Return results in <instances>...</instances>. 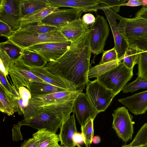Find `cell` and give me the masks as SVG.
<instances>
[{
	"mask_svg": "<svg viewBox=\"0 0 147 147\" xmlns=\"http://www.w3.org/2000/svg\"><path fill=\"white\" fill-rule=\"evenodd\" d=\"M15 31H13L6 24L0 21V36H4L7 38L11 37Z\"/></svg>",
	"mask_w": 147,
	"mask_h": 147,
	"instance_id": "cell-39",
	"label": "cell"
},
{
	"mask_svg": "<svg viewBox=\"0 0 147 147\" xmlns=\"http://www.w3.org/2000/svg\"><path fill=\"white\" fill-rule=\"evenodd\" d=\"M64 122L63 119L57 114L42 110L29 118L19 121L18 125L19 126L28 125L38 130L46 129L56 133Z\"/></svg>",
	"mask_w": 147,
	"mask_h": 147,
	"instance_id": "cell-6",
	"label": "cell"
},
{
	"mask_svg": "<svg viewBox=\"0 0 147 147\" xmlns=\"http://www.w3.org/2000/svg\"><path fill=\"white\" fill-rule=\"evenodd\" d=\"M118 60V54L115 48L104 51L99 64H102Z\"/></svg>",
	"mask_w": 147,
	"mask_h": 147,
	"instance_id": "cell-37",
	"label": "cell"
},
{
	"mask_svg": "<svg viewBox=\"0 0 147 147\" xmlns=\"http://www.w3.org/2000/svg\"><path fill=\"white\" fill-rule=\"evenodd\" d=\"M146 88L147 81L141 80L137 77L134 81L127 84L122 91L123 93L133 92L140 89Z\"/></svg>",
	"mask_w": 147,
	"mask_h": 147,
	"instance_id": "cell-35",
	"label": "cell"
},
{
	"mask_svg": "<svg viewBox=\"0 0 147 147\" xmlns=\"http://www.w3.org/2000/svg\"><path fill=\"white\" fill-rule=\"evenodd\" d=\"M118 100L134 115L144 114L147 111V90Z\"/></svg>",
	"mask_w": 147,
	"mask_h": 147,
	"instance_id": "cell-19",
	"label": "cell"
},
{
	"mask_svg": "<svg viewBox=\"0 0 147 147\" xmlns=\"http://www.w3.org/2000/svg\"><path fill=\"white\" fill-rule=\"evenodd\" d=\"M24 49L8 40L0 43V50L5 51L13 60L19 59L22 55Z\"/></svg>",
	"mask_w": 147,
	"mask_h": 147,
	"instance_id": "cell-28",
	"label": "cell"
},
{
	"mask_svg": "<svg viewBox=\"0 0 147 147\" xmlns=\"http://www.w3.org/2000/svg\"><path fill=\"white\" fill-rule=\"evenodd\" d=\"M0 84L7 91L12 93L13 86L9 84L6 76L3 73L0 71Z\"/></svg>",
	"mask_w": 147,
	"mask_h": 147,
	"instance_id": "cell-40",
	"label": "cell"
},
{
	"mask_svg": "<svg viewBox=\"0 0 147 147\" xmlns=\"http://www.w3.org/2000/svg\"><path fill=\"white\" fill-rule=\"evenodd\" d=\"M77 146L78 147H82L81 146L79 145H77Z\"/></svg>",
	"mask_w": 147,
	"mask_h": 147,
	"instance_id": "cell-50",
	"label": "cell"
},
{
	"mask_svg": "<svg viewBox=\"0 0 147 147\" xmlns=\"http://www.w3.org/2000/svg\"><path fill=\"white\" fill-rule=\"evenodd\" d=\"M140 53L136 48L128 47L123 59L124 64L129 68L133 69L138 61Z\"/></svg>",
	"mask_w": 147,
	"mask_h": 147,
	"instance_id": "cell-30",
	"label": "cell"
},
{
	"mask_svg": "<svg viewBox=\"0 0 147 147\" xmlns=\"http://www.w3.org/2000/svg\"><path fill=\"white\" fill-rule=\"evenodd\" d=\"M21 3L22 18L49 6L47 0H21Z\"/></svg>",
	"mask_w": 147,
	"mask_h": 147,
	"instance_id": "cell-24",
	"label": "cell"
},
{
	"mask_svg": "<svg viewBox=\"0 0 147 147\" xmlns=\"http://www.w3.org/2000/svg\"><path fill=\"white\" fill-rule=\"evenodd\" d=\"M89 26L85 24L80 18L61 28L62 34L67 41L73 42L80 38L89 30Z\"/></svg>",
	"mask_w": 147,
	"mask_h": 147,
	"instance_id": "cell-20",
	"label": "cell"
},
{
	"mask_svg": "<svg viewBox=\"0 0 147 147\" xmlns=\"http://www.w3.org/2000/svg\"><path fill=\"white\" fill-rule=\"evenodd\" d=\"M133 69H129L120 61L116 67L99 76L96 79L116 96L131 78Z\"/></svg>",
	"mask_w": 147,
	"mask_h": 147,
	"instance_id": "cell-5",
	"label": "cell"
},
{
	"mask_svg": "<svg viewBox=\"0 0 147 147\" xmlns=\"http://www.w3.org/2000/svg\"><path fill=\"white\" fill-rule=\"evenodd\" d=\"M0 111L9 116L13 115L17 111L11 101L4 91L0 88Z\"/></svg>",
	"mask_w": 147,
	"mask_h": 147,
	"instance_id": "cell-31",
	"label": "cell"
},
{
	"mask_svg": "<svg viewBox=\"0 0 147 147\" xmlns=\"http://www.w3.org/2000/svg\"><path fill=\"white\" fill-rule=\"evenodd\" d=\"M20 147H38V146L37 142L32 137L24 140Z\"/></svg>",
	"mask_w": 147,
	"mask_h": 147,
	"instance_id": "cell-43",
	"label": "cell"
},
{
	"mask_svg": "<svg viewBox=\"0 0 147 147\" xmlns=\"http://www.w3.org/2000/svg\"><path fill=\"white\" fill-rule=\"evenodd\" d=\"M90 47L92 53L97 55L104 52L109 29L106 20L97 15L94 23L90 26Z\"/></svg>",
	"mask_w": 147,
	"mask_h": 147,
	"instance_id": "cell-8",
	"label": "cell"
},
{
	"mask_svg": "<svg viewBox=\"0 0 147 147\" xmlns=\"http://www.w3.org/2000/svg\"><path fill=\"white\" fill-rule=\"evenodd\" d=\"M49 5L57 8L68 7L78 9L84 12H96L101 9L98 0H47Z\"/></svg>",
	"mask_w": 147,
	"mask_h": 147,
	"instance_id": "cell-17",
	"label": "cell"
},
{
	"mask_svg": "<svg viewBox=\"0 0 147 147\" xmlns=\"http://www.w3.org/2000/svg\"><path fill=\"white\" fill-rule=\"evenodd\" d=\"M117 18L118 29L129 47L140 53L147 52V20L138 17L123 18L118 14Z\"/></svg>",
	"mask_w": 147,
	"mask_h": 147,
	"instance_id": "cell-3",
	"label": "cell"
},
{
	"mask_svg": "<svg viewBox=\"0 0 147 147\" xmlns=\"http://www.w3.org/2000/svg\"><path fill=\"white\" fill-rule=\"evenodd\" d=\"M82 12L74 8L63 9L57 8L40 23L61 28L71 22L80 18Z\"/></svg>",
	"mask_w": 147,
	"mask_h": 147,
	"instance_id": "cell-13",
	"label": "cell"
},
{
	"mask_svg": "<svg viewBox=\"0 0 147 147\" xmlns=\"http://www.w3.org/2000/svg\"><path fill=\"white\" fill-rule=\"evenodd\" d=\"M21 0H1L0 21L5 23L14 31L20 28L22 18Z\"/></svg>",
	"mask_w": 147,
	"mask_h": 147,
	"instance_id": "cell-10",
	"label": "cell"
},
{
	"mask_svg": "<svg viewBox=\"0 0 147 147\" xmlns=\"http://www.w3.org/2000/svg\"><path fill=\"white\" fill-rule=\"evenodd\" d=\"M27 88L31 94L32 97L69 91L48 83L35 81L31 82Z\"/></svg>",
	"mask_w": 147,
	"mask_h": 147,
	"instance_id": "cell-22",
	"label": "cell"
},
{
	"mask_svg": "<svg viewBox=\"0 0 147 147\" xmlns=\"http://www.w3.org/2000/svg\"><path fill=\"white\" fill-rule=\"evenodd\" d=\"M83 22L86 24L92 25L95 21V18L90 13H87L84 15L81 18Z\"/></svg>",
	"mask_w": 147,
	"mask_h": 147,
	"instance_id": "cell-42",
	"label": "cell"
},
{
	"mask_svg": "<svg viewBox=\"0 0 147 147\" xmlns=\"http://www.w3.org/2000/svg\"><path fill=\"white\" fill-rule=\"evenodd\" d=\"M57 8L56 7L49 6L37 11L22 18L21 25L32 23H40L43 19Z\"/></svg>",
	"mask_w": 147,
	"mask_h": 147,
	"instance_id": "cell-27",
	"label": "cell"
},
{
	"mask_svg": "<svg viewBox=\"0 0 147 147\" xmlns=\"http://www.w3.org/2000/svg\"><path fill=\"white\" fill-rule=\"evenodd\" d=\"M71 42L44 43L34 45L26 49L34 51L40 55L47 63L57 60L69 48Z\"/></svg>",
	"mask_w": 147,
	"mask_h": 147,
	"instance_id": "cell-12",
	"label": "cell"
},
{
	"mask_svg": "<svg viewBox=\"0 0 147 147\" xmlns=\"http://www.w3.org/2000/svg\"><path fill=\"white\" fill-rule=\"evenodd\" d=\"M99 3L104 4L108 6L114 12L119 11L121 5L126 3L127 0H98Z\"/></svg>",
	"mask_w": 147,
	"mask_h": 147,
	"instance_id": "cell-38",
	"label": "cell"
},
{
	"mask_svg": "<svg viewBox=\"0 0 147 147\" xmlns=\"http://www.w3.org/2000/svg\"><path fill=\"white\" fill-rule=\"evenodd\" d=\"M90 39L89 28L80 38L71 42L61 57L45 66L49 72L68 82L77 91L83 90L89 81L88 75L92 53Z\"/></svg>",
	"mask_w": 147,
	"mask_h": 147,
	"instance_id": "cell-1",
	"label": "cell"
},
{
	"mask_svg": "<svg viewBox=\"0 0 147 147\" xmlns=\"http://www.w3.org/2000/svg\"><path fill=\"white\" fill-rule=\"evenodd\" d=\"M27 66L34 75L45 82L69 91H77L75 87L68 82L48 71L45 65L41 67Z\"/></svg>",
	"mask_w": 147,
	"mask_h": 147,
	"instance_id": "cell-18",
	"label": "cell"
},
{
	"mask_svg": "<svg viewBox=\"0 0 147 147\" xmlns=\"http://www.w3.org/2000/svg\"><path fill=\"white\" fill-rule=\"evenodd\" d=\"M61 29L55 26L44 25L40 23L35 22L21 25L20 28L17 30L43 34L60 30Z\"/></svg>",
	"mask_w": 147,
	"mask_h": 147,
	"instance_id": "cell-26",
	"label": "cell"
},
{
	"mask_svg": "<svg viewBox=\"0 0 147 147\" xmlns=\"http://www.w3.org/2000/svg\"><path fill=\"white\" fill-rule=\"evenodd\" d=\"M73 140L75 146L85 143L84 137L81 133L76 132L74 134L73 138Z\"/></svg>",
	"mask_w": 147,
	"mask_h": 147,
	"instance_id": "cell-41",
	"label": "cell"
},
{
	"mask_svg": "<svg viewBox=\"0 0 147 147\" xmlns=\"http://www.w3.org/2000/svg\"><path fill=\"white\" fill-rule=\"evenodd\" d=\"M38 147H57L60 141L59 135L46 129L38 130L32 135Z\"/></svg>",
	"mask_w": 147,
	"mask_h": 147,
	"instance_id": "cell-23",
	"label": "cell"
},
{
	"mask_svg": "<svg viewBox=\"0 0 147 147\" xmlns=\"http://www.w3.org/2000/svg\"><path fill=\"white\" fill-rule=\"evenodd\" d=\"M86 94L92 105L99 113L105 111L115 96L96 79L89 81L87 84Z\"/></svg>",
	"mask_w": 147,
	"mask_h": 147,
	"instance_id": "cell-7",
	"label": "cell"
},
{
	"mask_svg": "<svg viewBox=\"0 0 147 147\" xmlns=\"http://www.w3.org/2000/svg\"><path fill=\"white\" fill-rule=\"evenodd\" d=\"M60 30L43 34L16 30L7 39L23 49L41 43L68 41L62 34Z\"/></svg>",
	"mask_w": 147,
	"mask_h": 147,
	"instance_id": "cell-4",
	"label": "cell"
},
{
	"mask_svg": "<svg viewBox=\"0 0 147 147\" xmlns=\"http://www.w3.org/2000/svg\"><path fill=\"white\" fill-rule=\"evenodd\" d=\"M101 141L100 138L98 136H94L93 137L92 142L95 144H97Z\"/></svg>",
	"mask_w": 147,
	"mask_h": 147,
	"instance_id": "cell-46",
	"label": "cell"
},
{
	"mask_svg": "<svg viewBox=\"0 0 147 147\" xmlns=\"http://www.w3.org/2000/svg\"><path fill=\"white\" fill-rule=\"evenodd\" d=\"M135 17L143 18L147 20V7H143L135 14Z\"/></svg>",
	"mask_w": 147,
	"mask_h": 147,
	"instance_id": "cell-44",
	"label": "cell"
},
{
	"mask_svg": "<svg viewBox=\"0 0 147 147\" xmlns=\"http://www.w3.org/2000/svg\"><path fill=\"white\" fill-rule=\"evenodd\" d=\"M120 61L117 60L108 63L99 64L90 68L88 73V78H90L99 76L114 68L119 64Z\"/></svg>",
	"mask_w": 147,
	"mask_h": 147,
	"instance_id": "cell-29",
	"label": "cell"
},
{
	"mask_svg": "<svg viewBox=\"0 0 147 147\" xmlns=\"http://www.w3.org/2000/svg\"><path fill=\"white\" fill-rule=\"evenodd\" d=\"M143 5L141 0H129L128 1L121 6H126L131 7Z\"/></svg>",
	"mask_w": 147,
	"mask_h": 147,
	"instance_id": "cell-45",
	"label": "cell"
},
{
	"mask_svg": "<svg viewBox=\"0 0 147 147\" xmlns=\"http://www.w3.org/2000/svg\"><path fill=\"white\" fill-rule=\"evenodd\" d=\"M146 144H147V123L143 125L132 141L127 145L135 147Z\"/></svg>",
	"mask_w": 147,
	"mask_h": 147,
	"instance_id": "cell-33",
	"label": "cell"
},
{
	"mask_svg": "<svg viewBox=\"0 0 147 147\" xmlns=\"http://www.w3.org/2000/svg\"><path fill=\"white\" fill-rule=\"evenodd\" d=\"M106 15L109 22L113 36L114 47L118 54V59L120 61L123 60L125 52L128 47V45L123 36L119 32L116 20L118 19L117 15L105 5L101 4L100 6Z\"/></svg>",
	"mask_w": 147,
	"mask_h": 147,
	"instance_id": "cell-14",
	"label": "cell"
},
{
	"mask_svg": "<svg viewBox=\"0 0 147 147\" xmlns=\"http://www.w3.org/2000/svg\"><path fill=\"white\" fill-rule=\"evenodd\" d=\"M0 71L7 76L9 74L10 67L14 60L5 52L1 50H0Z\"/></svg>",
	"mask_w": 147,
	"mask_h": 147,
	"instance_id": "cell-36",
	"label": "cell"
},
{
	"mask_svg": "<svg viewBox=\"0 0 147 147\" xmlns=\"http://www.w3.org/2000/svg\"><path fill=\"white\" fill-rule=\"evenodd\" d=\"M57 147H66L64 146H61L59 145V144H58V146H57Z\"/></svg>",
	"mask_w": 147,
	"mask_h": 147,
	"instance_id": "cell-49",
	"label": "cell"
},
{
	"mask_svg": "<svg viewBox=\"0 0 147 147\" xmlns=\"http://www.w3.org/2000/svg\"><path fill=\"white\" fill-rule=\"evenodd\" d=\"M9 74L13 85L17 89L25 86L27 88L33 81L47 83L34 75L22 61L21 57L14 60L10 67Z\"/></svg>",
	"mask_w": 147,
	"mask_h": 147,
	"instance_id": "cell-11",
	"label": "cell"
},
{
	"mask_svg": "<svg viewBox=\"0 0 147 147\" xmlns=\"http://www.w3.org/2000/svg\"><path fill=\"white\" fill-rule=\"evenodd\" d=\"M121 147H147V144L135 147H130L128 146L127 145H125Z\"/></svg>",
	"mask_w": 147,
	"mask_h": 147,
	"instance_id": "cell-47",
	"label": "cell"
},
{
	"mask_svg": "<svg viewBox=\"0 0 147 147\" xmlns=\"http://www.w3.org/2000/svg\"><path fill=\"white\" fill-rule=\"evenodd\" d=\"M77 132L74 113L63 123L60 127L59 135L61 145L66 147H74L73 138Z\"/></svg>",
	"mask_w": 147,
	"mask_h": 147,
	"instance_id": "cell-21",
	"label": "cell"
},
{
	"mask_svg": "<svg viewBox=\"0 0 147 147\" xmlns=\"http://www.w3.org/2000/svg\"><path fill=\"white\" fill-rule=\"evenodd\" d=\"M13 86L12 93L6 90L0 84L1 88L10 98L17 112L20 115H23L24 119H26L29 111V100L31 98V94L28 89L22 86L18 89Z\"/></svg>",
	"mask_w": 147,
	"mask_h": 147,
	"instance_id": "cell-16",
	"label": "cell"
},
{
	"mask_svg": "<svg viewBox=\"0 0 147 147\" xmlns=\"http://www.w3.org/2000/svg\"><path fill=\"white\" fill-rule=\"evenodd\" d=\"M21 58L24 63L29 66L41 67L47 63L39 54L26 48L24 49Z\"/></svg>",
	"mask_w": 147,
	"mask_h": 147,
	"instance_id": "cell-25",
	"label": "cell"
},
{
	"mask_svg": "<svg viewBox=\"0 0 147 147\" xmlns=\"http://www.w3.org/2000/svg\"><path fill=\"white\" fill-rule=\"evenodd\" d=\"M141 1L143 4V6L147 7V0H141Z\"/></svg>",
	"mask_w": 147,
	"mask_h": 147,
	"instance_id": "cell-48",
	"label": "cell"
},
{
	"mask_svg": "<svg viewBox=\"0 0 147 147\" xmlns=\"http://www.w3.org/2000/svg\"><path fill=\"white\" fill-rule=\"evenodd\" d=\"M138 64V71L137 74L140 79L147 81V52L141 53Z\"/></svg>",
	"mask_w": 147,
	"mask_h": 147,
	"instance_id": "cell-32",
	"label": "cell"
},
{
	"mask_svg": "<svg viewBox=\"0 0 147 147\" xmlns=\"http://www.w3.org/2000/svg\"><path fill=\"white\" fill-rule=\"evenodd\" d=\"M82 91H66L31 97L29 109H34V115L42 110L54 112L65 121L74 111V101Z\"/></svg>",
	"mask_w": 147,
	"mask_h": 147,
	"instance_id": "cell-2",
	"label": "cell"
},
{
	"mask_svg": "<svg viewBox=\"0 0 147 147\" xmlns=\"http://www.w3.org/2000/svg\"><path fill=\"white\" fill-rule=\"evenodd\" d=\"M73 111L81 126L91 119H94L99 113L93 107L86 94L80 93L75 100Z\"/></svg>",
	"mask_w": 147,
	"mask_h": 147,
	"instance_id": "cell-15",
	"label": "cell"
},
{
	"mask_svg": "<svg viewBox=\"0 0 147 147\" xmlns=\"http://www.w3.org/2000/svg\"><path fill=\"white\" fill-rule=\"evenodd\" d=\"M91 119L85 125L81 126L82 133L85 139L84 144L86 147L91 144L94 135L93 121Z\"/></svg>",
	"mask_w": 147,
	"mask_h": 147,
	"instance_id": "cell-34",
	"label": "cell"
},
{
	"mask_svg": "<svg viewBox=\"0 0 147 147\" xmlns=\"http://www.w3.org/2000/svg\"><path fill=\"white\" fill-rule=\"evenodd\" d=\"M112 127L118 136L125 142L132 138L134 133L133 116L125 107L117 108L112 114Z\"/></svg>",
	"mask_w": 147,
	"mask_h": 147,
	"instance_id": "cell-9",
	"label": "cell"
},
{
	"mask_svg": "<svg viewBox=\"0 0 147 147\" xmlns=\"http://www.w3.org/2000/svg\"></svg>",
	"mask_w": 147,
	"mask_h": 147,
	"instance_id": "cell-51",
	"label": "cell"
}]
</instances>
